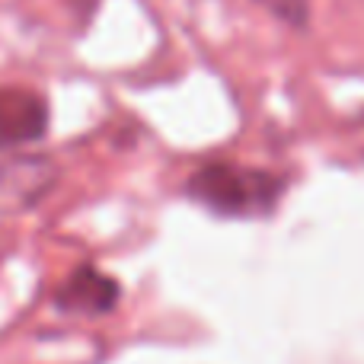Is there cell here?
Listing matches in <instances>:
<instances>
[{
	"instance_id": "obj_1",
	"label": "cell",
	"mask_w": 364,
	"mask_h": 364,
	"mask_svg": "<svg viewBox=\"0 0 364 364\" xmlns=\"http://www.w3.org/2000/svg\"><path fill=\"white\" fill-rule=\"evenodd\" d=\"M284 192V182L272 173L237 164H208L186 182V195L220 218L269 214Z\"/></svg>"
},
{
	"instance_id": "obj_3",
	"label": "cell",
	"mask_w": 364,
	"mask_h": 364,
	"mask_svg": "<svg viewBox=\"0 0 364 364\" xmlns=\"http://www.w3.org/2000/svg\"><path fill=\"white\" fill-rule=\"evenodd\" d=\"M48 132V102L23 87L0 90V144H29Z\"/></svg>"
},
{
	"instance_id": "obj_2",
	"label": "cell",
	"mask_w": 364,
	"mask_h": 364,
	"mask_svg": "<svg viewBox=\"0 0 364 364\" xmlns=\"http://www.w3.org/2000/svg\"><path fill=\"white\" fill-rule=\"evenodd\" d=\"M119 282L93 265H77L55 291V307L77 316H106L119 304Z\"/></svg>"
},
{
	"instance_id": "obj_4",
	"label": "cell",
	"mask_w": 364,
	"mask_h": 364,
	"mask_svg": "<svg viewBox=\"0 0 364 364\" xmlns=\"http://www.w3.org/2000/svg\"><path fill=\"white\" fill-rule=\"evenodd\" d=\"M51 179H55V170L42 157H13L0 164V192H16L23 201H36L51 186Z\"/></svg>"
},
{
	"instance_id": "obj_5",
	"label": "cell",
	"mask_w": 364,
	"mask_h": 364,
	"mask_svg": "<svg viewBox=\"0 0 364 364\" xmlns=\"http://www.w3.org/2000/svg\"><path fill=\"white\" fill-rule=\"evenodd\" d=\"M262 4L269 13H275L278 19H284L294 29H304L310 19V0H256Z\"/></svg>"
}]
</instances>
